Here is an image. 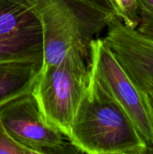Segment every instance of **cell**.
<instances>
[{"label": "cell", "instance_id": "cell-1", "mask_svg": "<svg viewBox=\"0 0 153 154\" xmlns=\"http://www.w3.org/2000/svg\"><path fill=\"white\" fill-rule=\"evenodd\" d=\"M68 139L81 153L148 154L134 124L91 69Z\"/></svg>", "mask_w": 153, "mask_h": 154}, {"label": "cell", "instance_id": "cell-2", "mask_svg": "<svg viewBox=\"0 0 153 154\" xmlns=\"http://www.w3.org/2000/svg\"><path fill=\"white\" fill-rule=\"evenodd\" d=\"M28 1L42 26V69L58 64L72 49L79 51L89 63L92 41L115 19L76 0Z\"/></svg>", "mask_w": 153, "mask_h": 154}, {"label": "cell", "instance_id": "cell-3", "mask_svg": "<svg viewBox=\"0 0 153 154\" xmlns=\"http://www.w3.org/2000/svg\"><path fill=\"white\" fill-rule=\"evenodd\" d=\"M90 78V68L75 49L58 64L41 69L32 90L45 118L67 138Z\"/></svg>", "mask_w": 153, "mask_h": 154}, {"label": "cell", "instance_id": "cell-4", "mask_svg": "<svg viewBox=\"0 0 153 154\" xmlns=\"http://www.w3.org/2000/svg\"><path fill=\"white\" fill-rule=\"evenodd\" d=\"M89 67L131 118L146 144L148 154H152V107L145 92L131 79L104 38L92 41Z\"/></svg>", "mask_w": 153, "mask_h": 154}, {"label": "cell", "instance_id": "cell-5", "mask_svg": "<svg viewBox=\"0 0 153 154\" xmlns=\"http://www.w3.org/2000/svg\"><path fill=\"white\" fill-rule=\"evenodd\" d=\"M0 117L9 135L34 154L78 152L45 118L32 91L0 106Z\"/></svg>", "mask_w": 153, "mask_h": 154}, {"label": "cell", "instance_id": "cell-6", "mask_svg": "<svg viewBox=\"0 0 153 154\" xmlns=\"http://www.w3.org/2000/svg\"><path fill=\"white\" fill-rule=\"evenodd\" d=\"M41 20L28 0H0V61L43 65Z\"/></svg>", "mask_w": 153, "mask_h": 154}, {"label": "cell", "instance_id": "cell-7", "mask_svg": "<svg viewBox=\"0 0 153 154\" xmlns=\"http://www.w3.org/2000/svg\"><path fill=\"white\" fill-rule=\"evenodd\" d=\"M131 79L142 89L153 88V42L115 18L104 38Z\"/></svg>", "mask_w": 153, "mask_h": 154}, {"label": "cell", "instance_id": "cell-8", "mask_svg": "<svg viewBox=\"0 0 153 154\" xmlns=\"http://www.w3.org/2000/svg\"><path fill=\"white\" fill-rule=\"evenodd\" d=\"M42 63L0 61V106L32 90Z\"/></svg>", "mask_w": 153, "mask_h": 154}, {"label": "cell", "instance_id": "cell-9", "mask_svg": "<svg viewBox=\"0 0 153 154\" xmlns=\"http://www.w3.org/2000/svg\"><path fill=\"white\" fill-rule=\"evenodd\" d=\"M117 18L124 25L132 29H136L139 24L140 15L137 0H112Z\"/></svg>", "mask_w": 153, "mask_h": 154}, {"label": "cell", "instance_id": "cell-10", "mask_svg": "<svg viewBox=\"0 0 153 154\" xmlns=\"http://www.w3.org/2000/svg\"><path fill=\"white\" fill-rule=\"evenodd\" d=\"M0 153L2 154H34V152L16 143L6 131L0 117Z\"/></svg>", "mask_w": 153, "mask_h": 154}, {"label": "cell", "instance_id": "cell-11", "mask_svg": "<svg viewBox=\"0 0 153 154\" xmlns=\"http://www.w3.org/2000/svg\"><path fill=\"white\" fill-rule=\"evenodd\" d=\"M140 21L135 29L141 35L153 42V6H138Z\"/></svg>", "mask_w": 153, "mask_h": 154}, {"label": "cell", "instance_id": "cell-12", "mask_svg": "<svg viewBox=\"0 0 153 154\" xmlns=\"http://www.w3.org/2000/svg\"><path fill=\"white\" fill-rule=\"evenodd\" d=\"M79 3H82L87 6H90L94 9L104 12L115 18H117L115 6L112 0H76Z\"/></svg>", "mask_w": 153, "mask_h": 154}, {"label": "cell", "instance_id": "cell-13", "mask_svg": "<svg viewBox=\"0 0 153 154\" xmlns=\"http://www.w3.org/2000/svg\"><path fill=\"white\" fill-rule=\"evenodd\" d=\"M143 91L145 92V94H146V96H147V97H148V99L150 101V104H151V106L153 109V88H145Z\"/></svg>", "mask_w": 153, "mask_h": 154}, {"label": "cell", "instance_id": "cell-14", "mask_svg": "<svg viewBox=\"0 0 153 154\" xmlns=\"http://www.w3.org/2000/svg\"><path fill=\"white\" fill-rule=\"evenodd\" d=\"M138 6L144 5V6H153V0H137Z\"/></svg>", "mask_w": 153, "mask_h": 154}]
</instances>
